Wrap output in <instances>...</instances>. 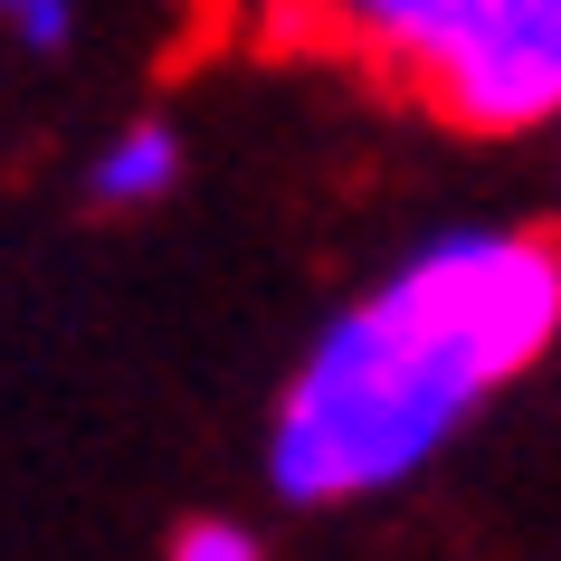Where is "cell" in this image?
<instances>
[{"label": "cell", "mask_w": 561, "mask_h": 561, "mask_svg": "<svg viewBox=\"0 0 561 561\" xmlns=\"http://www.w3.org/2000/svg\"><path fill=\"white\" fill-rule=\"evenodd\" d=\"M333 10H343V0H276V20L296 38H333Z\"/></svg>", "instance_id": "6"}, {"label": "cell", "mask_w": 561, "mask_h": 561, "mask_svg": "<svg viewBox=\"0 0 561 561\" xmlns=\"http://www.w3.org/2000/svg\"><path fill=\"white\" fill-rule=\"evenodd\" d=\"M333 48L410 77L467 134L561 124V0H343Z\"/></svg>", "instance_id": "2"}, {"label": "cell", "mask_w": 561, "mask_h": 561, "mask_svg": "<svg viewBox=\"0 0 561 561\" xmlns=\"http://www.w3.org/2000/svg\"><path fill=\"white\" fill-rule=\"evenodd\" d=\"M0 20L20 30L30 58H58L67 38H77V0H0Z\"/></svg>", "instance_id": "5"}, {"label": "cell", "mask_w": 561, "mask_h": 561, "mask_svg": "<svg viewBox=\"0 0 561 561\" xmlns=\"http://www.w3.org/2000/svg\"><path fill=\"white\" fill-rule=\"evenodd\" d=\"M561 333L552 229H438L343 305L266 419V485L286 504H362L410 485L495 390Z\"/></svg>", "instance_id": "1"}, {"label": "cell", "mask_w": 561, "mask_h": 561, "mask_svg": "<svg viewBox=\"0 0 561 561\" xmlns=\"http://www.w3.org/2000/svg\"><path fill=\"white\" fill-rule=\"evenodd\" d=\"M162 561H266V542L248 524H229V514H191V524L172 533V552Z\"/></svg>", "instance_id": "4"}, {"label": "cell", "mask_w": 561, "mask_h": 561, "mask_svg": "<svg viewBox=\"0 0 561 561\" xmlns=\"http://www.w3.org/2000/svg\"><path fill=\"white\" fill-rule=\"evenodd\" d=\"M181 191V134L172 124H124L115 144L87 162V201L95 209H152Z\"/></svg>", "instance_id": "3"}]
</instances>
